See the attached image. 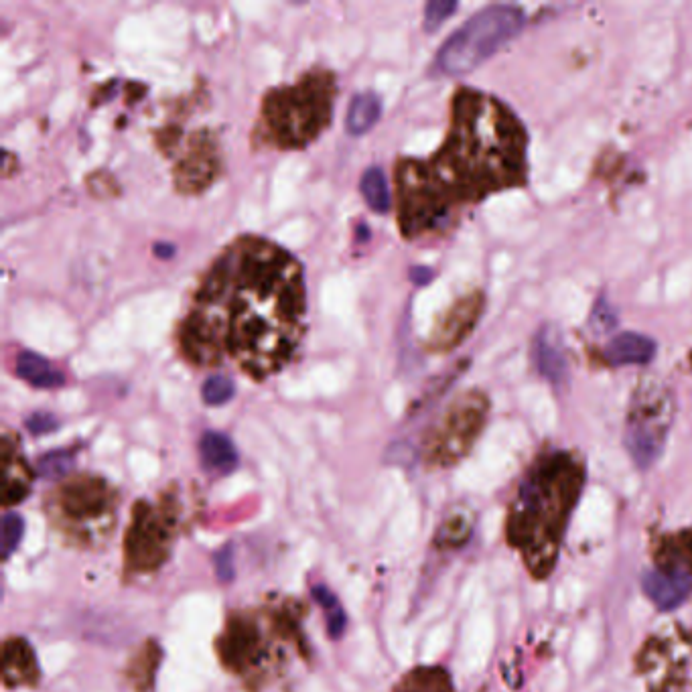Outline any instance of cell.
I'll use <instances>...</instances> for the list:
<instances>
[{
	"instance_id": "6da1fadb",
	"label": "cell",
	"mask_w": 692,
	"mask_h": 692,
	"mask_svg": "<svg viewBox=\"0 0 692 692\" xmlns=\"http://www.w3.org/2000/svg\"><path fill=\"white\" fill-rule=\"evenodd\" d=\"M307 323L299 260L266 238L234 240L201 279L179 325V350L197 368L234 364L252 380L281 372Z\"/></svg>"
},
{
	"instance_id": "7a4b0ae2",
	"label": "cell",
	"mask_w": 692,
	"mask_h": 692,
	"mask_svg": "<svg viewBox=\"0 0 692 692\" xmlns=\"http://www.w3.org/2000/svg\"><path fill=\"white\" fill-rule=\"evenodd\" d=\"M526 175V132L496 98L463 88L453 98L445 145L427 161L396 167L398 226L414 240L439 230L459 205L520 185Z\"/></svg>"
},
{
	"instance_id": "3957f363",
	"label": "cell",
	"mask_w": 692,
	"mask_h": 692,
	"mask_svg": "<svg viewBox=\"0 0 692 692\" xmlns=\"http://www.w3.org/2000/svg\"><path fill=\"white\" fill-rule=\"evenodd\" d=\"M337 82L329 69H311L295 84L274 88L260 110V132L276 149H305L329 126Z\"/></svg>"
},
{
	"instance_id": "277c9868",
	"label": "cell",
	"mask_w": 692,
	"mask_h": 692,
	"mask_svg": "<svg viewBox=\"0 0 692 692\" xmlns=\"http://www.w3.org/2000/svg\"><path fill=\"white\" fill-rule=\"evenodd\" d=\"M524 13L512 5H494L465 21L439 49L435 69L443 76H465L488 61L502 45L520 33Z\"/></svg>"
},
{
	"instance_id": "5b68a950",
	"label": "cell",
	"mask_w": 692,
	"mask_h": 692,
	"mask_svg": "<svg viewBox=\"0 0 692 692\" xmlns=\"http://www.w3.org/2000/svg\"><path fill=\"white\" fill-rule=\"evenodd\" d=\"M220 173L218 145L210 132H199L191 138L189 149L175 169L177 189L183 193H199L210 187Z\"/></svg>"
},
{
	"instance_id": "8992f818",
	"label": "cell",
	"mask_w": 692,
	"mask_h": 692,
	"mask_svg": "<svg viewBox=\"0 0 692 692\" xmlns=\"http://www.w3.org/2000/svg\"><path fill=\"white\" fill-rule=\"evenodd\" d=\"M481 311H483L481 293H471L459 299L435 325L429 337V348L433 352H451L453 348H457V345L473 331L475 323L481 317Z\"/></svg>"
},
{
	"instance_id": "52a82bcc",
	"label": "cell",
	"mask_w": 692,
	"mask_h": 692,
	"mask_svg": "<svg viewBox=\"0 0 692 692\" xmlns=\"http://www.w3.org/2000/svg\"><path fill=\"white\" fill-rule=\"evenodd\" d=\"M534 362L538 366V372L550 382V384H563L569 378V362L563 350V343L559 333L552 327H542L540 335L534 343Z\"/></svg>"
},
{
	"instance_id": "ba28073f",
	"label": "cell",
	"mask_w": 692,
	"mask_h": 692,
	"mask_svg": "<svg viewBox=\"0 0 692 692\" xmlns=\"http://www.w3.org/2000/svg\"><path fill=\"white\" fill-rule=\"evenodd\" d=\"M656 343L642 333H621L613 337L605 350V358L611 366H642L652 362Z\"/></svg>"
},
{
	"instance_id": "9c48e42d",
	"label": "cell",
	"mask_w": 692,
	"mask_h": 692,
	"mask_svg": "<svg viewBox=\"0 0 692 692\" xmlns=\"http://www.w3.org/2000/svg\"><path fill=\"white\" fill-rule=\"evenodd\" d=\"M106 488L98 479L74 481L63 490V504L67 512L78 518H94L106 504Z\"/></svg>"
},
{
	"instance_id": "30bf717a",
	"label": "cell",
	"mask_w": 692,
	"mask_h": 692,
	"mask_svg": "<svg viewBox=\"0 0 692 692\" xmlns=\"http://www.w3.org/2000/svg\"><path fill=\"white\" fill-rule=\"evenodd\" d=\"M201 465L210 473H230L238 465V451L232 439L218 431H207L199 441Z\"/></svg>"
},
{
	"instance_id": "8fae6325",
	"label": "cell",
	"mask_w": 692,
	"mask_h": 692,
	"mask_svg": "<svg viewBox=\"0 0 692 692\" xmlns=\"http://www.w3.org/2000/svg\"><path fill=\"white\" fill-rule=\"evenodd\" d=\"M15 372L27 384L43 390L59 388L65 384V376L51 362H47L43 356L35 352H21L17 356Z\"/></svg>"
},
{
	"instance_id": "7c38bea8",
	"label": "cell",
	"mask_w": 692,
	"mask_h": 692,
	"mask_svg": "<svg viewBox=\"0 0 692 692\" xmlns=\"http://www.w3.org/2000/svg\"><path fill=\"white\" fill-rule=\"evenodd\" d=\"M37 674L35 654L25 640H11L5 646V682L31 684Z\"/></svg>"
},
{
	"instance_id": "4fadbf2b",
	"label": "cell",
	"mask_w": 692,
	"mask_h": 692,
	"mask_svg": "<svg viewBox=\"0 0 692 692\" xmlns=\"http://www.w3.org/2000/svg\"><path fill=\"white\" fill-rule=\"evenodd\" d=\"M380 114L382 102L374 92L356 94L350 102L348 114H345V128H348L352 136H362L374 128V124L380 120Z\"/></svg>"
},
{
	"instance_id": "5bb4252c",
	"label": "cell",
	"mask_w": 692,
	"mask_h": 692,
	"mask_svg": "<svg viewBox=\"0 0 692 692\" xmlns=\"http://www.w3.org/2000/svg\"><path fill=\"white\" fill-rule=\"evenodd\" d=\"M611 520V502L601 490H593L585 496L579 508L577 524L585 536L603 534Z\"/></svg>"
},
{
	"instance_id": "9a60e30c",
	"label": "cell",
	"mask_w": 692,
	"mask_h": 692,
	"mask_svg": "<svg viewBox=\"0 0 692 692\" xmlns=\"http://www.w3.org/2000/svg\"><path fill=\"white\" fill-rule=\"evenodd\" d=\"M360 189H362V195H364L370 210H374L376 214H386L390 210L392 197H390V189H388V179L380 167L366 169V173L362 175V181H360Z\"/></svg>"
},
{
	"instance_id": "2e32d148",
	"label": "cell",
	"mask_w": 692,
	"mask_h": 692,
	"mask_svg": "<svg viewBox=\"0 0 692 692\" xmlns=\"http://www.w3.org/2000/svg\"><path fill=\"white\" fill-rule=\"evenodd\" d=\"M159 522L151 518V514H138L132 530V552L134 559H149L161 546Z\"/></svg>"
},
{
	"instance_id": "e0dca14e",
	"label": "cell",
	"mask_w": 692,
	"mask_h": 692,
	"mask_svg": "<svg viewBox=\"0 0 692 692\" xmlns=\"http://www.w3.org/2000/svg\"><path fill=\"white\" fill-rule=\"evenodd\" d=\"M313 599H315V601L323 607V611H325L329 638L339 640V638L345 634V626H348V615H345L343 605L339 603V599L335 597V593H331V589H327L325 585H315V587H313Z\"/></svg>"
},
{
	"instance_id": "ac0fdd59",
	"label": "cell",
	"mask_w": 692,
	"mask_h": 692,
	"mask_svg": "<svg viewBox=\"0 0 692 692\" xmlns=\"http://www.w3.org/2000/svg\"><path fill=\"white\" fill-rule=\"evenodd\" d=\"M492 638H494L492 621L488 617H479L473 624L471 642H469V656H471L475 666L486 662V658L492 650Z\"/></svg>"
},
{
	"instance_id": "d6986e66",
	"label": "cell",
	"mask_w": 692,
	"mask_h": 692,
	"mask_svg": "<svg viewBox=\"0 0 692 692\" xmlns=\"http://www.w3.org/2000/svg\"><path fill=\"white\" fill-rule=\"evenodd\" d=\"M256 646V632L250 626H236L230 630L228 634V642H226V660H230V664L234 662H244V658H248L252 654Z\"/></svg>"
},
{
	"instance_id": "ffe728a7",
	"label": "cell",
	"mask_w": 692,
	"mask_h": 692,
	"mask_svg": "<svg viewBox=\"0 0 692 692\" xmlns=\"http://www.w3.org/2000/svg\"><path fill=\"white\" fill-rule=\"evenodd\" d=\"M25 536V520L17 512H7L3 518V532H0V548H3V559L9 561L13 552L19 548Z\"/></svg>"
},
{
	"instance_id": "44dd1931",
	"label": "cell",
	"mask_w": 692,
	"mask_h": 692,
	"mask_svg": "<svg viewBox=\"0 0 692 692\" xmlns=\"http://www.w3.org/2000/svg\"><path fill=\"white\" fill-rule=\"evenodd\" d=\"M234 382L232 378L228 376H222V374H216V376H210L203 386H201V398L205 404H210V406H220V404H226L228 400H232L234 396Z\"/></svg>"
},
{
	"instance_id": "7402d4cb",
	"label": "cell",
	"mask_w": 692,
	"mask_h": 692,
	"mask_svg": "<svg viewBox=\"0 0 692 692\" xmlns=\"http://www.w3.org/2000/svg\"><path fill=\"white\" fill-rule=\"evenodd\" d=\"M74 467V455L67 451H53L47 453L39 459L37 463V471L41 477L45 479H59L65 477L69 473V469Z\"/></svg>"
},
{
	"instance_id": "603a6c76",
	"label": "cell",
	"mask_w": 692,
	"mask_h": 692,
	"mask_svg": "<svg viewBox=\"0 0 692 692\" xmlns=\"http://www.w3.org/2000/svg\"><path fill=\"white\" fill-rule=\"evenodd\" d=\"M457 7L455 0H431L425 7V31H437L457 11Z\"/></svg>"
},
{
	"instance_id": "cb8c5ba5",
	"label": "cell",
	"mask_w": 692,
	"mask_h": 692,
	"mask_svg": "<svg viewBox=\"0 0 692 692\" xmlns=\"http://www.w3.org/2000/svg\"><path fill=\"white\" fill-rule=\"evenodd\" d=\"M595 652H597V638L593 632L589 630H583L577 640H575V646H573V664L577 670H585L593 658H595Z\"/></svg>"
},
{
	"instance_id": "d4e9b609",
	"label": "cell",
	"mask_w": 692,
	"mask_h": 692,
	"mask_svg": "<svg viewBox=\"0 0 692 692\" xmlns=\"http://www.w3.org/2000/svg\"><path fill=\"white\" fill-rule=\"evenodd\" d=\"M214 565H216V575L222 583H230L236 575V569H234V546L232 544H226L222 550H218L216 555H214Z\"/></svg>"
},
{
	"instance_id": "484cf974",
	"label": "cell",
	"mask_w": 692,
	"mask_h": 692,
	"mask_svg": "<svg viewBox=\"0 0 692 692\" xmlns=\"http://www.w3.org/2000/svg\"><path fill=\"white\" fill-rule=\"evenodd\" d=\"M583 597V585L575 579L567 581L561 589H559V595H557V605L561 609H571L575 607Z\"/></svg>"
},
{
	"instance_id": "4316f807",
	"label": "cell",
	"mask_w": 692,
	"mask_h": 692,
	"mask_svg": "<svg viewBox=\"0 0 692 692\" xmlns=\"http://www.w3.org/2000/svg\"><path fill=\"white\" fill-rule=\"evenodd\" d=\"M57 419L49 412H35L27 419V429L31 435H45L57 429Z\"/></svg>"
},
{
	"instance_id": "83f0119b",
	"label": "cell",
	"mask_w": 692,
	"mask_h": 692,
	"mask_svg": "<svg viewBox=\"0 0 692 692\" xmlns=\"http://www.w3.org/2000/svg\"><path fill=\"white\" fill-rule=\"evenodd\" d=\"M410 276H412V281L417 283V285H427L429 281H433V272L429 268H412L410 270Z\"/></svg>"
},
{
	"instance_id": "f1b7e54d",
	"label": "cell",
	"mask_w": 692,
	"mask_h": 692,
	"mask_svg": "<svg viewBox=\"0 0 692 692\" xmlns=\"http://www.w3.org/2000/svg\"><path fill=\"white\" fill-rule=\"evenodd\" d=\"M155 254L163 256V258H171L175 254V248L171 244H157L155 246Z\"/></svg>"
}]
</instances>
